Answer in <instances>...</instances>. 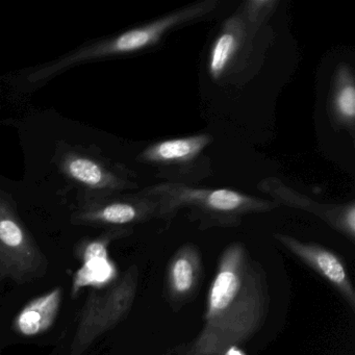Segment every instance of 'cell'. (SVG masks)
<instances>
[{
  "mask_svg": "<svg viewBox=\"0 0 355 355\" xmlns=\"http://www.w3.org/2000/svg\"><path fill=\"white\" fill-rule=\"evenodd\" d=\"M269 307L267 282L242 244L222 253L207 297L205 321L193 355H222L247 342L263 326Z\"/></svg>",
  "mask_w": 355,
  "mask_h": 355,
  "instance_id": "cell-1",
  "label": "cell"
},
{
  "mask_svg": "<svg viewBox=\"0 0 355 355\" xmlns=\"http://www.w3.org/2000/svg\"><path fill=\"white\" fill-rule=\"evenodd\" d=\"M140 193L157 202V218L170 222L180 211H188L189 218L198 221L202 228L234 227L245 216L268 213L279 207L273 200L232 189L199 188L176 182L153 184Z\"/></svg>",
  "mask_w": 355,
  "mask_h": 355,
  "instance_id": "cell-2",
  "label": "cell"
},
{
  "mask_svg": "<svg viewBox=\"0 0 355 355\" xmlns=\"http://www.w3.org/2000/svg\"><path fill=\"white\" fill-rule=\"evenodd\" d=\"M217 0H203L182 8L178 11L162 16L159 19L137 26L107 40L87 45L51 64L55 73H61L68 68L84 62L103 59L113 55L139 53L159 44L166 35L180 26L196 21L215 11Z\"/></svg>",
  "mask_w": 355,
  "mask_h": 355,
  "instance_id": "cell-3",
  "label": "cell"
},
{
  "mask_svg": "<svg viewBox=\"0 0 355 355\" xmlns=\"http://www.w3.org/2000/svg\"><path fill=\"white\" fill-rule=\"evenodd\" d=\"M157 202L138 192L119 196L97 194L87 199L76 217L87 223L123 226L148 221L157 218Z\"/></svg>",
  "mask_w": 355,
  "mask_h": 355,
  "instance_id": "cell-4",
  "label": "cell"
},
{
  "mask_svg": "<svg viewBox=\"0 0 355 355\" xmlns=\"http://www.w3.org/2000/svg\"><path fill=\"white\" fill-rule=\"evenodd\" d=\"M259 189L261 192L269 195L278 205L313 214L351 241H354L355 203L353 201L343 205L315 202L306 195L301 194L276 178H268L261 180L259 184Z\"/></svg>",
  "mask_w": 355,
  "mask_h": 355,
  "instance_id": "cell-5",
  "label": "cell"
},
{
  "mask_svg": "<svg viewBox=\"0 0 355 355\" xmlns=\"http://www.w3.org/2000/svg\"><path fill=\"white\" fill-rule=\"evenodd\" d=\"M211 137L207 134L193 135L184 138L169 139L153 143L139 155L138 161L155 165L162 174L186 176L195 174L197 166L205 161L203 153L211 145Z\"/></svg>",
  "mask_w": 355,
  "mask_h": 355,
  "instance_id": "cell-6",
  "label": "cell"
},
{
  "mask_svg": "<svg viewBox=\"0 0 355 355\" xmlns=\"http://www.w3.org/2000/svg\"><path fill=\"white\" fill-rule=\"evenodd\" d=\"M61 169L70 180L101 195H111L138 189L130 172L121 167H110L99 159L69 153L63 157Z\"/></svg>",
  "mask_w": 355,
  "mask_h": 355,
  "instance_id": "cell-7",
  "label": "cell"
},
{
  "mask_svg": "<svg viewBox=\"0 0 355 355\" xmlns=\"http://www.w3.org/2000/svg\"><path fill=\"white\" fill-rule=\"evenodd\" d=\"M273 236L305 265L327 279L354 309V288L349 277L348 270L338 254L315 243L301 242L286 234H274Z\"/></svg>",
  "mask_w": 355,
  "mask_h": 355,
  "instance_id": "cell-8",
  "label": "cell"
},
{
  "mask_svg": "<svg viewBox=\"0 0 355 355\" xmlns=\"http://www.w3.org/2000/svg\"><path fill=\"white\" fill-rule=\"evenodd\" d=\"M36 248L20 222L11 199L0 192V259L15 269L32 267Z\"/></svg>",
  "mask_w": 355,
  "mask_h": 355,
  "instance_id": "cell-9",
  "label": "cell"
},
{
  "mask_svg": "<svg viewBox=\"0 0 355 355\" xmlns=\"http://www.w3.org/2000/svg\"><path fill=\"white\" fill-rule=\"evenodd\" d=\"M134 292L132 280L128 278L123 284L109 293L105 298L93 295L85 311L78 338L82 340L92 338L119 321L130 306Z\"/></svg>",
  "mask_w": 355,
  "mask_h": 355,
  "instance_id": "cell-10",
  "label": "cell"
},
{
  "mask_svg": "<svg viewBox=\"0 0 355 355\" xmlns=\"http://www.w3.org/2000/svg\"><path fill=\"white\" fill-rule=\"evenodd\" d=\"M248 34H251L248 24L240 11L224 22L209 51L207 71L211 80H221L238 57Z\"/></svg>",
  "mask_w": 355,
  "mask_h": 355,
  "instance_id": "cell-11",
  "label": "cell"
},
{
  "mask_svg": "<svg viewBox=\"0 0 355 355\" xmlns=\"http://www.w3.org/2000/svg\"><path fill=\"white\" fill-rule=\"evenodd\" d=\"M200 255L192 244L184 245L172 257L168 269L170 298L176 302L189 300L197 291L201 278Z\"/></svg>",
  "mask_w": 355,
  "mask_h": 355,
  "instance_id": "cell-12",
  "label": "cell"
},
{
  "mask_svg": "<svg viewBox=\"0 0 355 355\" xmlns=\"http://www.w3.org/2000/svg\"><path fill=\"white\" fill-rule=\"evenodd\" d=\"M330 119L338 130L353 135L355 126V78L352 68L343 63L336 67L328 101Z\"/></svg>",
  "mask_w": 355,
  "mask_h": 355,
  "instance_id": "cell-13",
  "label": "cell"
},
{
  "mask_svg": "<svg viewBox=\"0 0 355 355\" xmlns=\"http://www.w3.org/2000/svg\"><path fill=\"white\" fill-rule=\"evenodd\" d=\"M109 239L92 241L83 251L84 265L76 272L73 280V293H78L84 286H101L113 279L115 267L109 259L107 252Z\"/></svg>",
  "mask_w": 355,
  "mask_h": 355,
  "instance_id": "cell-14",
  "label": "cell"
},
{
  "mask_svg": "<svg viewBox=\"0 0 355 355\" xmlns=\"http://www.w3.org/2000/svg\"><path fill=\"white\" fill-rule=\"evenodd\" d=\"M62 301V288H57L31 301L15 320V327L26 336H38L53 326Z\"/></svg>",
  "mask_w": 355,
  "mask_h": 355,
  "instance_id": "cell-15",
  "label": "cell"
},
{
  "mask_svg": "<svg viewBox=\"0 0 355 355\" xmlns=\"http://www.w3.org/2000/svg\"><path fill=\"white\" fill-rule=\"evenodd\" d=\"M277 5L276 0H251L243 3L240 12L248 24L251 34H254L255 31L273 14Z\"/></svg>",
  "mask_w": 355,
  "mask_h": 355,
  "instance_id": "cell-16",
  "label": "cell"
},
{
  "mask_svg": "<svg viewBox=\"0 0 355 355\" xmlns=\"http://www.w3.org/2000/svg\"><path fill=\"white\" fill-rule=\"evenodd\" d=\"M222 355H245L238 347H232V348L228 349Z\"/></svg>",
  "mask_w": 355,
  "mask_h": 355,
  "instance_id": "cell-17",
  "label": "cell"
}]
</instances>
